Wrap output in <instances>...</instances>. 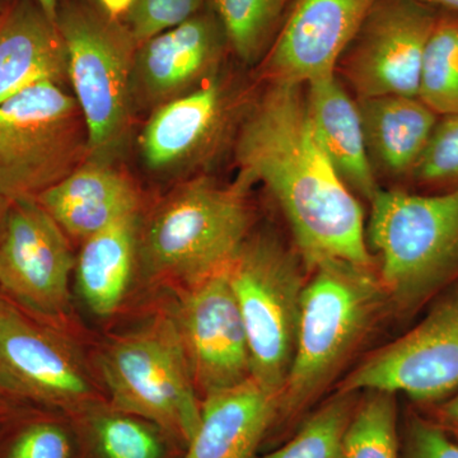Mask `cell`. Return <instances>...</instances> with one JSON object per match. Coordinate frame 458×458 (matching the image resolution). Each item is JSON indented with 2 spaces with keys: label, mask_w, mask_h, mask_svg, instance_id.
I'll list each match as a JSON object with an SVG mask.
<instances>
[{
  "label": "cell",
  "mask_w": 458,
  "mask_h": 458,
  "mask_svg": "<svg viewBox=\"0 0 458 458\" xmlns=\"http://www.w3.org/2000/svg\"><path fill=\"white\" fill-rule=\"evenodd\" d=\"M233 150L238 172L276 199L310 267L327 259L372 265L363 209L319 144L304 84L265 83Z\"/></svg>",
  "instance_id": "6da1fadb"
},
{
  "label": "cell",
  "mask_w": 458,
  "mask_h": 458,
  "mask_svg": "<svg viewBox=\"0 0 458 458\" xmlns=\"http://www.w3.org/2000/svg\"><path fill=\"white\" fill-rule=\"evenodd\" d=\"M252 180L209 174L174 183L138 232V262L148 276L191 286L225 269L251 236Z\"/></svg>",
  "instance_id": "7a4b0ae2"
},
{
  "label": "cell",
  "mask_w": 458,
  "mask_h": 458,
  "mask_svg": "<svg viewBox=\"0 0 458 458\" xmlns=\"http://www.w3.org/2000/svg\"><path fill=\"white\" fill-rule=\"evenodd\" d=\"M369 203L379 282L394 311L414 315L458 283V192L379 190Z\"/></svg>",
  "instance_id": "3957f363"
},
{
  "label": "cell",
  "mask_w": 458,
  "mask_h": 458,
  "mask_svg": "<svg viewBox=\"0 0 458 458\" xmlns=\"http://www.w3.org/2000/svg\"><path fill=\"white\" fill-rule=\"evenodd\" d=\"M311 269L278 420L298 417L318 399L387 300L378 276L366 265L327 259Z\"/></svg>",
  "instance_id": "277c9868"
},
{
  "label": "cell",
  "mask_w": 458,
  "mask_h": 458,
  "mask_svg": "<svg viewBox=\"0 0 458 458\" xmlns=\"http://www.w3.org/2000/svg\"><path fill=\"white\" fill-rule=\"evenodd\" d=\"M55 22L68 54L69 89L89 135V158L122 164L135 117L131 78L137 42L98 0H62Z\"/></svg>",
  "instance_id": "5b68a950"
},
{
  "label": "cell",
  "mask_w": 458,
  "mask_h": 458,
  "mask_svg": "<svg viewBox=\"0 0 458 458\" xmlns=\"http://www.w3.org/2000/svg\"><path fill=\"white\" fill-rule=\"evenodd\" d=\"M258 84L227 63L198 89L153 110L135 138L143 171L172 185L208 174L234 147Z\"/></svg>",
  "instance_id": "8992f818"
},
{
  "label": "cell",
  "mask_w": 458,
  "mask_h": 458,
  "mask_svg": "<svg viewBox=\"0 0 458 458\" xmlns=\"http://www.w3.org/2000/svg\"><path fill=\"white\" fill-rule=\"evenodd\" d=\"M89 158L86 120L73 93L30 87L0 105V195L38 199Z\"/></svg>",
  "instance_id": "52a82bcc"
},
{
  "label": "cell",
  "mask_w": 458,
  "mask_h": 458,
  "mask_svg": "<svg viewBox=\"0 0 458 458\" xmlns=\"http://www.w3.org/2000/svg\"><path fill=\"white\" fill-rule=\"evenodd\" d=\"M227 273L246 327L252 379L280 397L293 363L306 286L300 258L273 234L251 233Z\"/></svg>",
  "instance_id": "ba28073f"
},
{
  "label": "cell",
  "mask_w": 458,
  "mask_h": 458,
  "mask_svg": "<svg viewBox=\"0 0 458 458\" xmlns=\"http://www.w3.org/2000/svg\"><path fill=\"white\" fill-rule=\"evenodd\" d=\"M99 369L119 411L147 419L189 445L201 403L172 318L117 339L102 352Z\"/></svg>",
  "instance_id": "9c48e42d"
},
{
  "label": "cell",
  "mask_w": 458,
  "mask_h": 458,
  "mask_svg": "<svg viewBox=\"0 0 458 458\" xmlns=\"http://www.w3.org/2000/svg\"><path fill=\"white\" fill-rule=\"evenodd\" d=\"M405 394L436 403L458 391V283L437 298L426 318L352 370L343 393Z\"/></svg>",
  "instance_id": "30bf717a"
},
{
  "label": "cell",
  "mask_w": 458,
  "mask_h": 458,
  "mask_svg": "<svg viewBox=\"0 0 458 458\" xmlns=\"http://www.w3.org/2000/svg\"><path fill=\"white\" fill-rule=\"evenodd\" d=\"M75 258L68 236L36 199L11 201L0 234V289L29 315L68 312Z\"/></svg>",
  "instance_id": "8fae6325"
},
{
  "label": "cell",
  "mask_w": 458,
  "mask_h": 458,
  "mask_svg": "<svg viewBox=\"0 0 458 458\" xmlns=\"http://www.w3.org/2000/svg\"><path fill=\"white\" fill-rule=\"evenodd\" d=\"M439 9L418 0H378L337 68L358 98H418L421 59Z\"/></svg>",
  "instance_id": "7c38bea8"
},
{
  "label": "cell",
  "mask_w": 458,
  "mask_h": 458,
  "mask_svg": "<svg viewBox=\"0 0 458 458\" xmlns=\"http://www.w3.org/2000/svg\"><path fill=\"white\" fill-rule=\"evenodd\" d=\"M172 318L204 397L252 378L249 339L227 267L188 286Z\"/></svg>",
  "instance_id": "4fadbf2b"
},
{
  "label": "cell",
  "mask_w": 458,
  "mask_h": 458,
  "mask_svg": "<svg viewBox=\"0 0 458 458\" xmlns=\"http://www.w3.org/2000/svg\"><path fill=\"white\" fill-rule=\"evenodd\" d=\"M232 57L227 35L209 0L185 22L138 45L131 95L135 117L198 89Z\"/></svg>",
  "instance_id": "5bb4252c"
},
{
  "label": "cell",
  "mask_w": 458,
  "mask_h": 458,
  "mask_svg": "<svg viewBox=\"0 0 458 458\" xmlns=\"http://www.w3.org/2000/svg\"><path fill=\"white\" fill-rule=\"evenodd\" d=\"M378 0H292L258 68L265 83L307 84L336 74L340 59Z\"/></svg>",
  "instance_id": "9a60e30c"
},
{
  "label": "cell",
  "mask_w": 458,
  "mask_h": 458,
  "mask_svg": "<svg viewBox=\"0 0 458 458\" xmlns=\"http://www.w3.org/2000/svg\"><path fill=\"white\" fill-rule=\"evenodd\" d=\"M0 387L49 405L90 399L93 387L73 354L29 313L0 298Z\"/></svg>",
  "instance_id": "2e32d148"
},
{
  "label": "cell",
  "mask_w": 458,
  "mask_h": 458,
  "mask_svg": "<svg viewBox=\"0 0 458 458\" xmlns=\"http://www.w3.org/2000/svg\"><path fill=\"white\" fill-rule=\"evenodd\" d=\"M36 200L81 242L141 213L140 185L123 165L90 158Z\"/></svg>",
  "instance_id": "e0dca14e"
},
{
  "label": "cell",
  "mask_w": 458,
  "mask_h": 458,
  "mask_svg": "<svg viewBox=\"0 0 458 458\" xmlns=\"http://www.w3.org/2000/svg\"><path fill=\"white\" fill-rule=\"evenodd\" d=\"M47 82L69 86L64 38L38 0H13L0 17V105Z\"/></svg>",
  "instance_id": "ac0fdd59"
},
{
  "label": "cell",
  "mask_w": 458,
  "mask_h": 458,
  "mask_svg": "<svg viewBox=\"0 0 458 458\" xmlns=\"http://www.w3.org/2000/svg\"><path fill=\"white\" fill-rule=\"evenodd\" d=\"M280 397L255 379L208 394L185 458H252L279 418Z\"/></svg>",
  "instance_id": "d6986e66"
},
{
  "label": "cell",
  "mask_w": 458,
  "mask_h": 458,
  "mask_svg": "<svg viewBox=\"0 0 458 458\" xmlns=\"http://www.w3.org/2000/svg\"><path fill=\"white\" fill-rule=\"evenodd\" d=\"M307 108L319 144L352 194L372 200L379 191L370 164L358 102L336 74L304 84Z\"/></svg>",
  "instance_id": "ffe728a7"
},
{
  "label": "cell",
  "mask_w": 458,
  "mask_h": 458,
  "mask_svg": "<svg viewBox=\"0 0 458 458\" xmlns=\"http://www.w3.org/2000/svg\"><path fill=\"white\" fill-rule=\"evenodd\" d=\"M364 140L376 174L410 182L438 114L419 98H358Z\"/></svg>",
  "instance_id": "44dd1931"
},
{
  "label": "cell",
  "mask_w": 458,
  "mask_h": 458,
  "mask_svg": "<svg viewBox=\"0 0 458 458\" xmlns=\"http://www.w3.org/2000/svg\"><path fill=\"white\" fill-rule=\"evenodd\" d=\"M140 214L98 232L82 242L75 258L78 292L89 311L108 318L122 306L138 262Z\"/></svg>",
  "instance_id": "7402d4cb"
},
{
  "label": "cell",
  "mask_w": 458,
  "mask_h": 458,
  "mask_svg": "<svg viewBox=\"0 0 458 458\" xmlns=\"http://www.w3.org/2000/svg\"><path fill=\"white\" fill-rule=\"evenodd\" d=\"M292 0H209L243 68H256L278 35Z\"/></svg>",
  "instance_id": "603a6c76"
},
{
  "label": "cell",
  "mask_w": 458,
  "mask_h": 458,
  "mask_svg": "<svg viewBox=\"0 0 458 458\" xmlns=\"http://www.w3.org/2000/svg\"><path fill=\"white\" fill-rule=\"evenodd\" d=\"M418 98L442 114L458 113V13L438 11L421 59Z\"/></svg>",
  "instance_id": "cb8c5ba5"
},
{
  "label": "cell",
  "mask_w": 458,
  "mask_h": 458,
  "mask_svg": "<svg viewBox=\"0 0 458 458\" xmlns=\"http://www.w3.org/2000/svg\"><path fill=\"white\" fill-rule=\"evenodd\" d=\"M344 458H403L394 394L370 391L355 406L344 437Z\"/></svg>",
  "instance_id": "d4e9b609"
},
{
  "label": "cell",
  "mask_w": 458,
  "mask_h": 458,
  "mask_svg": "<svg viewBox=\"0 0 458 458\" xmlns=\"http://www.w3.org/2000/svg\"><path fill=\"white\" fill-rule=\"evenodd\" d=\"M340 391L307 419L293 438L265 458H344V437L355 405Z\"/></svg>",
  "instance_id": "484cf974"
},
{
  "label": "cell",
  "mask_w": 458,
  "mask_h": 458,
  "mask_svg": "<svg viewBox=\"0 0 458 458\" xmlns=\"http://www.w3.org/2000/svg\"><path fill=\"white\" fill-rule=\"evenodd\" d=\"M409 183L424 194L458 192V113L438 117Z\"/></svg>",
  "instance_id": "4316f807"
},
{
  "label": "cell",
  "mask_w": 458,
  "mask_h": 458,
  "mask_svg": "<svg viewBox=\"0 0 458 458\" xmlns=\"http://www.w3.org/2000/svg\"><path fill=\"white\" fill-rule=\"evenodd\" d=\"M95 437L105 458H161L164 454L158 436L126 412L99 417L95 423Z\"/></svg>",
  "instance_id": "83f0119b"
},
{
  "label": "cell",
  "mask_w": 458,
  "mask_h": 458,
  "mask_svg": "<svg viewBox=\"0 0 458 458\" xmlns=\"http://www.w3.org/2000/svg\"><path fill=\"white\" fill-rule=\"evenodd\" d=\"M208 0H135L123 18L137 45L179 26L205 7Z\"/></svg>",
  "instance_id": "f1b7e54d"
},
{
  "label": "cell",
  "mask_w": 458,
  "mask_h": 458,
  "mask_svg": "<svg viewBox=\"0 0 458 458\" xmlns=\"http://www.w3.org/2000/svg\"><path fill=\"white\" fill-rule=\"evenodd\" d=\"M403 458H458V441L432 418L411 414L401 441Z\"/></svg>",
  "instance_id": "f546056e"
},
{
  "label": "cell",
  "mask_w": 458,
  "mask_h": 458,
  "mask_svg": "<svg viewBox=\"0 0 458 458\" xmlns=\"http://www.w3.org/2000/svg\"><path fill=\"white\" fill-rule=\"evenodd\" d=\"M71 443L63 428L47 421L23 427L8 445L3 458H69Z\"/></svg>",
  "instance_id": "4dcf8cb0"
},
{
  "label": "cell",
  "mask_w": 458,
  "mask_h": 458,
  "mask_svg": "<svg viewBox=\"0 0 458 458\" xmlns=\"http://www.w3.org/2000/svg\"><path fill=\"white\" fill-rule=\"evenodd\" d=\"M458 441V391L443 401L432 418Z\"/></svg>",
  "instance_id": "1f68e13d"
},
{
  "label": "cell",
  "mask_w": 458,
  "mask_h": 458,
  "mask_svg": "<svg viewBox=\"0 0 458 458\" xmlns=\"http://www.w3.org/2000/svg\"><path fill=\"white\" fill-rule=\"evenodd\" d=\"M98 2L111 17L123 21V18L131 11L135 0H98Z\"/></svg>",
  "instance_id": "d6a6232c"
},
{
  "label": "cell",
  "mask_w": 458,
  "mask_h": 458,
  "mask_svg": "<svg viewBox=\"0 0 458 458\" xmlns=\"http://www.w3.org/2000/svg\"><path fill=\"white\" fill-rule=\"evenodd\" d=\"M418 2L439 9V11H450L458 13V0H418Z\"/></svg>",
  "instance_id": "836d02e7"
},
{
  "label": "cell",
  "mask_w": 458,
  "mask_h": 458,
  "mask_svg": "<svg viewBox=\"0 0 458 458\" xmlns=\"http://www.w3.org/2000/svg\"><path fill=\"white\" fill-rule=\"evenodd\" d=\"M62 0H38V4L49 14L51 20L55 21L57 7Z\"/></svg>",
  "instance_id": "e575fe53"
},
{
  "label": "cell",
  "mask_w": 458,
  "mask_h": 458,
  "mask_svg": "<svg viewBox=\"0 0 458 458\" xmlns=\"http://www.w3.org/2000/svg\"><path fill=\"white\" fill-rule=\"evenodd\" d=\"M11 207V200L0 195V234L4 227L5 218H7L8 209Z\"/></svg>",
  "instance_id": "d590c367"
},
{
  "label": "cell",
  "mask_w": 458,
  "mask_h": 458,
  "mask_svg": "<svg viewBox=\"0 0 458 458\" xmlns=\"http://www.w3.org/2000/svg\"><path fill=\"white\" fill-rule=\"evenodd\" d=\"M12 2H13V0H0V17H2V14L7 11V8L11 5Z\"/></svg>",
  "instance_id": "8d00e7d4"
},
{
  "label": "cell",
  "mask_w": 458,
  "mask_h": 458,
  "mask_svg": "<svg viewBox=\"0 0 458 458\" xmlns=\"http://www.w3.org/2000/svg\"><path fill=\"white\" fill-rule=\"evenodd\" d=\"M3 394H5L4 390H3L2 387H0V396H3Z\"/></svg>",
  "instance_id": "74e56055"
}]
</instances>
